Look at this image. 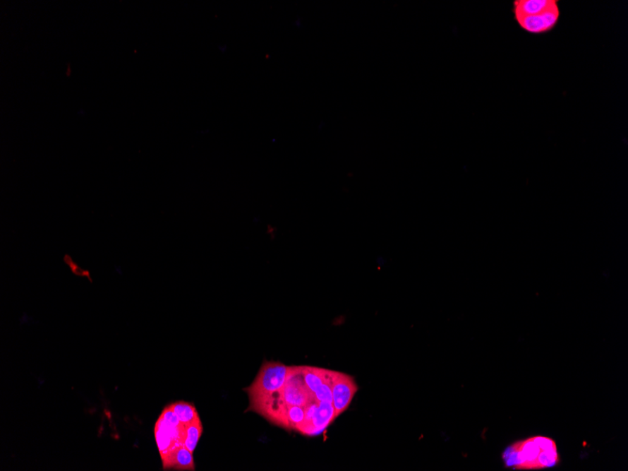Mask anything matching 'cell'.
<instances>
[{
	"label": "cell",
	"mask_w": 628,
	"mask_h": 471,
	"mask_svg": "<svg viewBox=\"0 0 628 471\" xmlns=\"http://www.w3.org/2000/svg\"><path fill=\"white\" fill-rule=\"evenodd\" d=\"M509 469L539 470L556 467L560 462L556 442L548 436H531L514 442L502 453Z\"/></svg>",
	"instance_id": "1"
},
{
	"label": "cell",
	"mask_w": 628,
	"mask_h": 471,
	"mask_svg": "<svg viewBox=\"0 0 628 471\" xmlns=\"http://www.w3.org/2000/svg\"><path fill=\"white\" fill-rule=\"evenodd\" d=\"M290 371L291 366L281 362H264L253 384L244 390L250 397V407L282 390Z\"/></svg>",
	"instance_id": "2"
},
{
	"label": "cell",
	"mask_w": 628,
	"mask_h": 471,
	"mask_svg": "<svg viewBox=\"0 0 628 471\" xmlns=\"http://www.w3.org/2000/svg\"><path fill=\"white\" fill-rule=\"evenodd\" d=\"M188 425L182 424L171 407L164 408L155 427V441L161 459L171 451L185 445Z\"/></svg>",
	"instance_id": "3"
},
{
	"label": "cell",
	"mask_w": 628,
	"mask_h": 471,
	"mask_svg": "<svg viewBox=\"0 0 628 471\" xmlns=\"http://www.w3.org/2000/svg\"><path fill=\"white\" fill-rule=\"evenodd\" d=\"M514 20L520 28L527 33L540 35L550 32L555 28L561 17V8L559 1L556 0L548 10L536 16H514Z\"/></svg>",
	"instance_id": "4"
},
{
	"label": "cell",
	"mask_w": 628,
	"mask_h": 471,
	"mask_svg": "<svg viewBox=\"0 0 628 471\" xmlns=\"http://www.w3.org/2000/svg\"><path fill=\"white\" fill-rule=\"evenodd\" d=\"M332 405L337 417L342 415L350 407L358 387L353 377L346 374L336 371L332 387Z\"/></svg>",
	"instance_id": "5"
},
{
	"label": "cell",
	"mask_w": 628,
	"mask_h": 471,
	"mask_svg": "<svg viewBox=\"0 0 628 471\" xmlns=\"http://www.w3.org/2000/svg\"><path fill=\"white\" fill-rule=\"evenodd\" d=\"M337 418L338 417L336 415L332 403L319 402L318 407H317L312 421L302 431L301 434L310 436H318L324 432Z\"/></svg>",
	"instance_id": "6"
},
{
	"label": "cell",
	"mask_w": 628,
	"mask_h": 471,
	"mask_svg": "<svg viewBox=\"0 0 628 471\" xmlns=\"http://www.w3.org/2000/svg\"><path fill=\"white\" fill-rule=\"evenodd\" d=\"M162 462L165 470H195L193 453L185 445L169 452L162 458Z\"/></svg>",
	"instance_id": "7"
},
{
	"label": "cell",
	"mask_w": 628,
	"mask_h": 471,
	"mask_svg": "<svg viewBox=\"0 0 628 471\" xmlns=\"http://www.w3.org/2000/svg\"><path fill=\"white\" fill-rule=\"evenodd\" d=\"M556 0H514V16H536L548 10Z\"/></svg>",
	"instance_id": "8"
},
{
	"label": "cell",
	"mask_w": 628,
	"mask_h": 471,
	"mask_svg": "<svg viewBox=\"0 0 628 471\" xmlns=\"http://www.w3.org/2000/svg\"><path fill=\"white\" fill-rule=\"evenodd\" d=\"M330 370L312 367V366H301V373L304 381L306 383L307 387L313 393L321 387L322 383L325 382V378L330 374Z\"/></svg>",
	"instance_id": "9"
},
{
	"label": "cell",
	"mask_w": 628,
	"mask_h": 471,
	"mask_svg": "<svg viewBox=\"0 0 628 471\" xmlns=\"http://www.w3.org/2000/svg\"><path fill=\"white\" fill-rule=\"evenodd\" d=\"M171 410L183 424H191L192 422L200 419L196 407L193 405L186 402H176L169 405Z\"/></svg>",
	"instance_id": "10"
},
{
	"label": "cell",
	"mask_w": 628,
	"mask_h": 471,
	"mask_svg": "<svg viewBox=\"0 0 628 471\" xmlns=\"http://www.w3.org/2000/svg\"><path fill=\"white\" fill-rule=\"evenodd\" d=\"M203 428L200 419H197V421L188 425V433H186L185 446L188 448L191 453H194V451L196 450L200 436H203Z\"/></svg>",
	"instance_id": "11"
},
{
	"label": "cell",
	"mask_w": 628,
	"mask_h": 471,
	"mask_svg": "<svg viewBox=\"0 0 628 471\" xmlns=\"http://www.w3.org/2000/svg\"><path fill=\"white\" fill-rule=\"evenodd\" d=\"M64 260V263L70 266L71 270H72L73 273L76 275V276L87 277L92 280L90 277V272L79 268V266L73 262L72 257H71L69 254L65 255Z\"/></svg>",
	"instance_id": "12"
},
{
	"label": "cell",
	"mask_w": 628,
	"mask_h": 471,
	"mask_svg": "<svg viewBox=\"0 0 628 471\" xmlns=\"http://www.w3.org/2000/svg\"><path fill=\"white\" fill-rule=\"evenodd\" d=\"M267 234L268 235V237L270 238V239H274V238H276L277 229L274 228V227L270 225L267 227Z\"/></svg>",
	"instance_id": "13"
}]
</instances>
